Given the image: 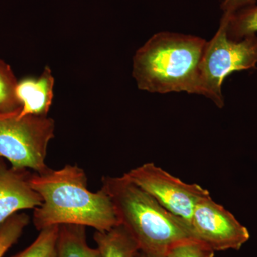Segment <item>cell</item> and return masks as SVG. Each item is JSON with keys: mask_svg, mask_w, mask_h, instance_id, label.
Returning <instances> with one entry per match:
<instances>
[{"mask_svg": "<svg viewBox=\"0 0 257 257\" xmlns=\"http://www.w3.org/2000/svg\"><path fill=\"white\" fill-rule=\"evenodd\" d=\"M20 109L0 113V157L15 168L46 172L47 147L55 137V123L48 116H20Z\"/></svg>", "mask_w": 257, "mask_h": 257, "instance_id": "5", "label": "cell"}, {"mask_svg": "<svg viewBox=\"0 0 257 257\" xmlns=\"http://www.w3.org/2000/svg\"><path fill=\"white\" fill-rule=\"evenodd\" d=\"M59 228L55 225L40 230L30 246L11 257H57Z\"/></svg>", "mask_w": 257, "mask_h": 257, "instance_id": "13", "label": "cell"}, {"mask_svg": "<svg viewBox=\"0 0 257 257\" xmlns=\"http://www.w3.org/2000/svg\"><path fill=\"white\" fill-rule=\"evenodd\" d=\"M18 82L11 67L0 60V113L12 112L21 108L16 96Z\"/></svg>", "mask_w": 257, "mask_h": 257, "instance_id": "14", "label": "cell"}, {"mask_svg": "<svg viewBox=\"0 0 257 257\" xmlns=\"http://www.w3.org/2000/svg\"><path fill=\"white\" fill-rule=\"evenodd\" d=\"M256 0H224L221 9L226 14L233 15L239 10L255 5Z\"/></svg>", "mask_w": 257, "mask_h": 257, "instance_id": "17", "label": "cell"}, {"mask_svg": "<svg viewBox=\"0 0 257 257\" xmlns=\"http://www.w3.org/2000/svg\"><path fill=\"white\" fill-rule=\"evenodd\" d=\"M30 223L26 213H17L0 225V257L17 243Z\"/></svg>", "mask_w": 257, "mask_h": 257, "instance_id": "15", "label": "cell"}, {"mask_svg": "<svg viewBox=\"0 0 257 257\" xmlns=\"http://www.w3.org/2000/svg\"><path fill=\"white\" fill-rule=\"evenodd\" d=\"M206 43L194 35L170 32L154 35L134 56L133 76L139 89L159 94H197Z\"/></svg>", "mask_w": 257, "mask_h": 257, "instance_id": "3", "label": "cell"}, {"mask_svg": "<svg viewBox=\"0 0 257 257\" xmlns=\"http://www.w3.org/2000/svg\"><path fill=\"white\" fill-rule=\"evenodd\" d=\"M30 182L42 198L32 215L37 231L74 224L106 231L119 224L110 197L102 189L89 191L86 172L77 165L49 168L42 174L32 172Z\"/></svg>", "mask_w": 257, "mask_h": 257, "instance_id": "1", "label": "cell"}, {"mask_svg": "<svg viewBox=\"0 0 257 257\" xmlns=\"http://www.w3.org/2000/svg\"><path fill=\"white\" fill-rule=\"evenodd\" d=\"M101 257H138V243L122 225L106 231H96L94 234Z\"/></svg>", "mask_w": 257, "mask_h": 257, "instance_id": "10", "label": "cell"}, {"mask_svg": "<svg viewBox=\"0 0 257 257\" xmlns=\"http://www.w3.org/2000/svg\"><path fill=\"white\" fill-rule=\"evenodd\" d=\"M138 257H165V254H157V253H147L140 251Z\"/></svg>", "mask_w": 257, "mask_h": 257, "instance_id": "18", "label": "cell"}, {"mask_svg": "<svg viewBox=\"0 0 257 257\" xmlns=\"http://www.w3.org/2000/svg\"><path fill=\"white\" fill-rule=\"evenodd\" d=\"M215 251L198 240H190L170 248L165 257H214Z\"/></svg>", "mask_w": 257, "mask_h": 257, "instance_id": "16", "label": "cell"}, {"mask_svg": "<svg viewBox=\"0 0 257 257\" xmlns=\"http://www.w3.org/2000/svg\"><path fill=\"white\" fill-rule=\"evenodd\" d=\"M124 175L167 211L183 219L189 227L196 205L210 196L209 191L199 184L182 182L152 162L135 167Z\"/></svg>", "mask_w": 257, "mask_h": 257, "instance_id": "6", "label": "cell"}, {"mask_svg": "<svg viewBox=\"0 0 257 257\" xmlns=\"http://www.w3.org/2000/svg\"><path fill=\"white\" fill-rule=\"evenodd\" d=\"M55 77L46 66L38 78L26 77L19 81L16 96L21 104L19 116H47L54 97Z\"/></svg>", "mask_w": 257, "mask_h": 257, "instance_id": "9", "label": "cell"}, {"mask_svg": "<svg viewBox=\"0 0 257 257\" xmlns=\"http://www.w3.org/2000/svg\"><path fill=\"white\" fill-rule=\"evenodd\" d=\"M0 157V225L18 211L35 209L42 204L40 194L32 189V171L15 168Z\"/></svg>", "mask_w": 257, "mask_h": 257, "instance_id": "8", "label": "cell"}, {"mask_svg": "<svg viewBox=\"0 0 257 257\" xmlns=\"http://www.w3.org/2000/svg\"><path fill=\"white\" fill-rule=\"evenodd\" d=\"M257 32V5L239 10L230 17L227 35L233 40H241Z\"/></svg>", "mask_w": 257, "mask_h": 257, "instance_id": "12", "label": "cell"}, {"mask_svg": "<svg viewBox=\"0 0 257 257\" xmlns=\"http://www.w3.org/2000/svg\"><path fill=\"white\" fill-rule=\"evenodd\" d=\"M101 189L110 197L119 224L133 236L140 251L165 254L179 243L197 240L183 219L124 175L104 176Z\"/></svg>", "mask_w": 257, "mask_h": 257, "instance_id": "2", "label": "cell"}, {"mask_svg": "<svg viewBox=\"0 0 257 257\" xmlns=\"http://www.w3.org/2000/svg\"><path fill=\"white\" fill-rule=\"evenodd\" d=\"M189 227L196 239L214 251L239 250L250 238L248 229L211 195L196 205Z\"/></svg>", "mask_w": 257, "mask_h": 257, "instance_id": "7", "label": "cell"}, {"mask_svg": "<svg viewBox=\"0 0 257 257\" xmlns=\"http://www.w3.org/2000/svg\"><path fill=\"white\" fill-rule=\"evenodd\" d=\"M57 257H101L97 248L87 243L85 226L60 225L57 243Z\"/></svg>", "mask_w": 257, "mask_h": 257, "instance_id": "11", "label": "cell"}, {"mask_svg": "<svg viewBox=\"0 0 257 257\" xmlns=\"http://www.w3.org/2000/svg\"><path fill=\"white\" fill-rule=\"evenodd\" d=\"M231 15L223 13L219 30L206 43L199 66L196 94L209 98L219 108L224 105L221 87L226 77L236 71L256 69L257 64L256 35L238 41L229 39Z\"/></svg>", "mask_w": 257, "mask_h": 257, "instance_id": "4", "label": "cell"}]
</instances>
